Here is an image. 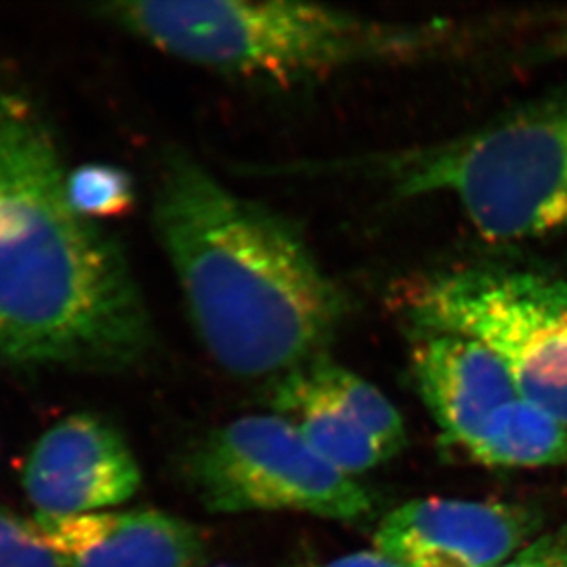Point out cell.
Masks as SVG:
<instances>
[{
  "label": "cell",
  "instance_id": "obj_12",
  "mask_svg": "<svg viewBox=\"0 0 567 567\" xmlns=\"http://www.w3.org/2000/svg\"><path fill=\"white\" fill-rule=\"evenodd\" d=\"M472 460L498 468H540L567 461V429L522 396L494 415L466 446Z\"/></svg>",
  "mask_w": 567,
  "mask_h": 567
},
{
  "label": "cell",
  "instance_id": "obj_1",
  "mask_svg": "<svg viewBox=\"0 0 567 567\" xmlns=\"http://www.w3.org/2000/svg\"><path fill=\"white\" fill-rule=\"evenodd\" d=\"M153 346L124 248L72 208L43 105L0 70V370H128Z\"/></svg>",
  "mask_w": 567,
  "mask_h": 567
},
{
  "label": "cell",
  "instance_id": "obj_7",
  "mask_svg": "<svg viewBox=\"0 0 567 567\" xmlns=\"http://www.w3.org/2000/svg\"><path fill=\"white\" fill-rule=\"evenodd\" d=\"M142 471L118 429L92 413H74L47 430L22 468L35 516H80L125 504Z\"/></svg>",
  "mask_w": 567,
  "mask_h": 567
},
{
  "label": "cell",
  "instance_id": "obj_6",
  "mask_svg": "<svg viewBox=\"0 0 567 567\" xmlns=\"http://www.w3.org/2000/svg\"><path fill=\"white\" fill-rule=\"evenodd\" d=\"M184 472L212 513L292 511L357 524L375 508L357 477L327 463L276 413L247 415L209 432L189 452Z\"/></svg>",
  "mask_w": 567,
  "mask_h": 567
},
{
  "label": "cell",
  "instance_id": "obj_4",
  "mask_svg": "<svg viewBox=\"0 0 567 567\" xmlns=\"http://www.w3.org/2000/svg\"><path fill=\"white\" fill-rule=\"evenodd\" d=\"M368 166L401 197L452 198L491 241L567 231V89L472 133Z\"/></svg>",
  "mask_w": 567,
  "mask_h": 567
},
{
  "label": "cell",
  "instance_id": "obj_11",
  "mask_svg": "<svg viewBox=\"0 0 567 567\" xmlns=\"http://www.w3.org/2000/svg\"><path fill=\"white\" fill-rule=\"evenodd\" d=\"M268 404L295 426L316 454L348 476L357 477L385 461L375 440L320 384L309 364L272 382Z\"/></svg>",
  "mask_w": 567,
  "mask_h": 567
},
{
  "label": "cell",
  "instance_id": "obj_16",
  "mask_svg": "<svg viewBox=\"0 0 567 567\" xmlns=\"http://www.w3.org/2000/svg\"><path fill=\"white\" fill-rule=\"evenodd\" d=\"M499 567H567V538L564 530L530 540Z\"/></svg>",
  "mask_w": 567,
  "mask_h": 567
},
{
  "label": "cell",
  "instance_id": "obj_3",
  "mask_svg": "<svg viewBox=\"0 0 567 567\" xmlns=\"http://www.w3.org/2000/svg\"><path fill=\"white\" fill-rule=\"evenodd\" d=\"M92 16L162 54L239 80L290 86L359 64L412 60L454 43V27L396 24L311 2L140 0Z\"/></svg>",
  "mask_w": 567,
  "mask_h": 567
},
{
  "label": "cell",
  "instance_id": "obj_19",
  "mask_svg": "<svg viewBox=\"0 0 567 567\" xmlns=\"http://www.w3.org/2000/svg\"><path fill=\"white\" fill-rule=\"evenodd\" d=\"M564 535H566V538H567V527H566V529H564Z\"/></svg>",
  "mask_w": 567,
  "mask_h": 567
},
{
  "label": "cell",
  "instance_id": "obj_8",
  "mask_svg": "<svg viewBox=\"0 0 567 567\" xmlns=\"http://www.w3.org/2000/svg\"><path fill=\"white\" fill-rule=\"evenodd\" d=\"M533 535V514L519 505L419 498L391 511L373 542L402 567H499Z\"/></svg>",
  "mask_w": 567,
  "mask_h": 567
},
{
  "label": "cell",
  "instance_id": "obj_18",
  "mask_svg": "<svg viewBox=\"0 0 567 567\" xmlns=\"http://www.w3.org/2000/svg\"><path fill=\"white\" fill-rule=\"evenodd\" d=\"M312 567H402L395 563L393 558L385 557L384 553L377 551H359L346 555V557L337 558L331 563L321 564V566Z\"/></svg>",
  "mask_w": 567,
  "mask_h": 567
},
{
  "label": "cell",
  "instance_id": "obj_15",
  "mask_svg": "<svg viewBox=\"0 0 567 567\" xmlns=\"http://www.w3.org/2000/svg\"><path fill=\"white\" fill-rule=\"evenodd\" d=\"M0 567H61L33 518L0 508Z\"/></svg>",
  "mask_w": 567,
  "mask_h": 567
},
{
  "label": "cell",
  "instance_id": "obj_13",
  "mask_svg": "<svg viewBox=\"0 0 567 567\" xmlns=\"http://www.w3.org/2000/svg\"><path fill=\"white\" fill-rule=\"evenodd\" d=\"M316 379L332 396H337L360 426L375 440L385 460L406 446L408 435L401 413L375 385L337 362L320 357L309 362Z\"/></svg>",
  "mask_w": 567,
  "mask_h": 567
},
{
  "label": "cell",
  "instance_id": "obj_14",
  "mask_svg": "<svg viewBox=\"0 0 567 567\" xmlns=\"http://www.w3.org/2000/svg\"><path fill=\"white\" fill-rule=\"evenodd\" d=\"M66 195L72 208L94 223L122 217L136 200L131 175L103 162L83 164L66 173Z\"/></svg>",
  "mask_w": 567,
  "mask_h": 567
},
{
  "label": "cell",
  "instance_id": "obj_2",
  "mask_svg": "<svg viewBox=\"0 0 567 567\" xmlns=\"http://www.w3.org/2000/svg\"><path fill=\"white\" fill-rule=\"evenodd\" d=\"M153 220L193 329L226 373L276 382L326 357L348 303L289 220L178 150L162 161Z\"/></svg>",
  "mask_w": 567,
  "mask_h": 567
},
{
  "label": "cell",
  "instance_id": "obj_10",
  "mask_svg": "<svg viewBox=\"0 0 567 567\" xmlns=\"http://www.w3.org/2000/svg\"><path fill=\"white\" fill-rule=\"evenodd\" d=\"M412 375L444 437L461 449L519 396L513 377L491 349L450 332H421L412 351Z\"/></svg>",
  "mask_w": 567,
  "mask_h": 567
},
{
  "label": "cell",
  "instance_id": "obj_17",
  "mask_svg": "<svg viewBox=\"0 0 567 567\" xmlns=\"http://www.w3.org/2000/svg\"><path fill=\"white\" fill-rule=\"evenodd\" d=\"M529 58L538 61L567 60V22L542 38L540 43L530 50Z\"/></svg>",
  "mask_w": 567,
  "mask_h": 567
},
{
  "label": "cell",
  "instance_id": "obj_5",
  "mask_svg": "<svg viewBox=\"0 0 567 567\" xmlns=\"http://www.w3.org/2000/svg\"><path fill=\"white\" fill-rule=\"evenodd\" d=\"M421 332H450L491 349L519 396L567 429V281L507 268L435 274L406 295Z\"/></svg>",
  "mask_w": 567,
  "mask_h": 567
},
{
  "label": "cell",
  "instance_id": "obj_9",
  "mask_svg": "<svg viewBox=\"0 0 567 567\" xmlns=\"http://www.w3.org/2000/svg\"><path fill=\"white\" fill-rule=\"evenodd\" d=\"M61 567H204L206 542L186 519L156 508L33 516Z\"/></svg>",
  "mask_w": 567,
  "mask_h": 567
}]
</instances>
